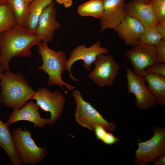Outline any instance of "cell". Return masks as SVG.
Returning <instances> with one entry per match:
<instances>
[{
    "instance_id": "obj_1",
    "label": "cell",
    "mask_w": 165,
    "mask_h": 165,
    "mask_svg": "<svg viewBox=\"0 0 165 165\" xmlns=\"http://www.w3.org/2000/svg\"><path fill=\"white\" fill-rule=\"evenodd\" d=\"M42 41L35 31L17 25L0 34V53L2 72L10 70L9 63L13 57L30 58L31 48Z\"/></svg>"
},
{
    "instance_id": "obj_2",
    "label": "cell",
    "mask_w": 165,
    "mask_h": 165,
    "mask_svg": "<svg viewBox=\"0 0 165 165\" xmlns=\"http://www.w3.org/2000/svg\"><path fill=\"white\" fill-rule=\"evenodd\" d=\"M0 102L8 108L19 109L32 98L34 92L21 73L5 71L0 77Z\"/></svg>"
},
{
    "instance_id": "obj_3",
    "label": "cell",
    "mask_w": 165,
    "mask_h": 165,
    "mask_svg": "<svg viewBox=\"0 0 165 165\" xmlns=\"http://www.w3.org/2000/svg\"><path fill=\"white\" fill-rule=\"evenodd\" d=\"M38 52L41 56L42 62L38 69L41 70L48 75L47 84L48 85H58L61 87L66 94L67 91L65 86L69 91L76 87L65 82L61 75L66 70V64L68 59L64 52L62 50L58 51L51 49L46 44L41 42L38 45Z\"/></svg>"
},
{
    "instance_id": "obj_4",
    "label": "cell",
    "mask_w": 165,
    "mask_h": 165,
    "mask_svg": "<svg viewBox=\"0 0 165 165\" xmlns=\"http://www.w3.org/2000/svg\"><path fill=\"white\" fill-rule=\"evenodd\" d=\"M72 95L76 106L75 118L80 125L90 130H94L97 125L101 126L109 131H112L115 130V124L105 119L89 102L83 98L79 90H74Z\"/></svg>"
},
{
    "instance_id": "obj_5",
    "label": "cell",
    "mask_w": 165,
    "mask_h": 165,
    "mask_svg": "<svg viewBox=\"0 0 165 165\" xmlns=\"http://www.w3.org/2000/svg\"><path fill=\"white\" fill-rule=\"evenodd\" d=\"M31 133L25 128L18 127L12 135L15 147L20 156L21 162L34 165L40 162L47 155L44 147L38 146L32 138Z\"/></svg>"
},
{
    "instance_id": "obj_6",
    "label": "cell",
    "mask_w": 165,
    "mask_h": 165,
    "mask_svg": "<svg viewBox=\"0 0 165 165\" xmlns=\"http://www.w3.org/2000/svg\"><path fill=\"white\" fill-rule=\"evenodd\" d=\"M93 64L94 68L88 75L93 82L100 87L113 86L120 69V65L113 56L99 55Z\"/></svg>"
},
{
    "instance_id": "obj_7",
    "label": "cell",
    "mask_w": 165,
    "mask_h": 165,
    "mask_svg": "<svg viewBox=\"0 0 165 165\" xmlns=\"http://www.w3.org/2000/svg\"><path fill=\"white\" fill-rule=\"evenodd\" d=\"M151 139L138 143L134 162L139 165H146L165 153V128L155 127Z\"/></svg>"
},
{
    "instance_id": "obj_8",
    "label": "cell",
    "mask_w": 165,
    "mask_h": 165,
    "mask_svg": "<svg viewBox=\"0 0 165 165\" xmlns=\"http://www.w3.org/2000/svg\"><path fill=\"white\" fill-rule=\"evenodd\" d=\"M128 92L133 94L136 98L135 104L140 110L156 107L157 102L152 93L147 87L146 80L144 77L136 74L129 68H125Z\"/></svg>"
},
{
    "instance_id": "obj_9",
    "label": "cell",
    "mask_w": 165,
    "mask_h": 165,
    "mask_svg": "<svg viewBox=\"0 0 165 165\" xmlns=\"http://www.w3.org/2000/svg\"><path fill=\"white\" fill-rule=\"evenodd\" d=\"M32 99L43 110L50 113L51 125L61 116L64 107L65 98L59 91L52 92L49 89L43 87L34 91Z\"/></svg>"
},
{
    "instance_id": "obj_10",
    "label": "cell",
    "mask_w": 165,
    "mask_h": 165,
    "mask_svg": "<svg viewBox=\"0 0 165 165\" xmlns=\"http://www.w3.org/2000/svg\"><path fill=\"white\" fill-rule=\"evenodd\" d=\"M130 61L133 71L137 75L144 77L146 69L157 62L154 46L138 43L125 54Z\"/></svg>"
},
{
    "instance_id": "obj_11",
    "label": "cell",
    "mask_w": 165,
    "mask_h": 165,
    "mask_svg": "<svg viewBox=\"0 0 165 165\" xmlns=\"http://www.w3.org/2000/svg\"><path fill=\"white\" fill-rule=\"evenodd\" d=\"M101 42L97 41L89 47H87L84 44L78 45L74 48L70 54L66 64V70L69 73L70 78L75 81L79 79L74 77L71 72V67L73 64L77 61H83V67L89 71L91 69L92 63L96 60L97 56L101 54H107L109 50L101 46Z\"/></svg>"
},
{
    "instance_id": "obj_12",
    "label": "cell",
    "mask_w": 165,
    "mask_h": 165,
    "mask_svg": "<svg viewBox=\"0 0 165 165\" xmlns=\"http://www.w3.org/2000/svg\"><path fill=\"white\" fill-rule=\"evenodd\" d=\"M104 10L100 19V31L113 29L127 15L125 0H103Z\"/></svg>"
},
{
    "instance_id": "obj_13",
    "label": "cell",
    "mask_w": 165,
    "mask_h": 165,
    "mask_svg": "<svg viewBox=\"0 0 165 165\" xmlns=\"http://www.w3.org/2000/svg\"><path fill=\"white\" fill-rule=\"evenodd\" d=\"M56 14L55 4L52 2L44 8L40 16L35 31L44 43L48 44L52 41L55 31L61 27Z\"/></svg>"
},
{
    "instance_id": "obj_14",
    "label": "cell",
    "mask_w": 165,
    "mask_h": 165,
    "mask_svg": "<svg viewBox=\"0 0 165 165\" xmlns=\"http://www.w3.org/2000/svg\"><path fill=\"white\" fill-rule=\"evenodd\" d=\"M144 28L138 20L127 15L114 30L125 44L133 46L139 43Z\"/></svg>"
},
{
    "instance_id": "obj_15",
    "label": "cell",
    "mask_w": 165,
    "mask_h": 165,
    "mask_svg": "<svg viewBox=\"0 0 165 165\" xmlns=\"http://www.w3.org/2000/svg\"><path fill=\"white\" fill-rule=\"evenodd\" d=\"M39 106L31 101L19 109H13L9 116L8 122L10 124L20 121H27L35 126L43 127L46 125H51L50 119L42 118L40 116Z\"/></svg>"
},
{
    "instance_id": "obj_16",
    "label": "cell",
    "mask_w": 165,
    "mask_h": 165,
    "mask_svg": "<svg viewBox=\"0 0 165 165\" xmlns=\"http://www.w3.org/2000/svg\"><path fill=\"white\" fill-rule=\"evenodd\" d=\"M125 8L127 15L136 19L144 26L157 23L150 4L132 0L126 4Z\"/></svg>"
},
{
    "instance_id": "obj_17",
    "label": "cell",
    "mask_w": 165,
    "mask_h": 165,
    "mask_svg": "<svg viewBox=\"0 0 165 165\" xmlns=\"http://www.w3.org/2000/svg\"><path fill=\"white\" fill-rule=\"evenodd\" d=\"M11 125L0 119V146L6 152L13 165H21L20 157L10 133Z\"/></svg>"
},
{
    "instance_id": "obj_18",
    "label": "cell",
    "mask_w": 165,
    "mask_h": 165,
    "mask_svg": "<svg viewBox=\"0 0 165 165\" xmlns=\"http://www.w3.org/2000/svg\"><path fill=\"white\" fill-rule=\"evenodd\" d=\"M147 87L154 97L157 103L165 105V76L146 73L144 77Z\"/></svg>"
},
{
    "instance_id": "obj_19",
    "label": "cell",
    "mask_w": 165,
    "mask_h": 165,
    "mask_svg": "<svg viewBox=\"0 0 165 165\" xmlns=\"http://www.w3.org/2000/svg\"><path fill=\"white\" fill-rule=\"evenodd\" d=\"M53 0H33L28 4V16L22 25L25 28L35 30L40 16L44 8Z\"/></svg>"
},
{
    "instance_id": "obj_20",
    "label": "cell",
    "mask_w": 165,
    "mask_h": 165,
    "mask_svg": "<svg viewBox=\"0 0 165 165\" xmlns=\"http://www.w3.org/2000/svg\"><path fill=\"white\" fill-rule=\"evenodd\" d=\"M104 10L103 0H90L80 5L77 8L82 16H90L100 19Z\"/></svg>"
},
{
    "instance_id": "obj_21",
    "label": "cell",
    "mask_w": 165,
    "mask_h": 165,
    "mask_svg": "<svg viewBox=\"0 0 165 165\" xmlns=\"http://www.w3.org/2000/svg\"><path fill=\"white\" fill-rule=\"evenodd\" d=\"M17 25L14 14L8 3L0 5V34Z\"/></svg>"
},
{
    "instance_id": "obj_22",
    "label": "cell",
    "mask_w": 165,
    "mask_h": 165,
    "mask_svg": "<svg viewBox=\"0 0 165 165\" xmlns=\"http://www.w3.org/2000/svg\"><path fill=\"white\" fill-rule=\"evenodd\" d=\"M8 3L13 10L18 25H23L29 15V9L24 0H9Z\"/></svg>"
},
{
    "instance_id": "obj_23",
    "label": "cell",
    "mask_w": 165,
    "mask_h": 165,
    "mask_svg": "<svg viewBox=\"0 0 165 165\" xmlns=\"http://www.w3.org/2000/svg\"><path fill=\"white\" fill-rule=\"evenodd\" d=\"M162 39L163 36L154 26H145L138 43L154 46Z\"/></svg>"
},
{
    "instance_id": "obj_24",
    "label": "cell",
    "mask_w": 165,
    "mask_h": 165,
    "mask_svg": "<svg viewBox=\"0 0 165 165\" xmlns=\"http://www.w3.org/2000/svg\"><path fill=\"white\" fill-rule=\"evenodd\" d=\"M150 4L157 23L165 21V0H152Z\"/></svg>"
},
{
    "instance_id": "obj_25",
    "label": "cell",
    "mask_w": 165,
    "mask_h": 165,
    "mask_svg": "<svg viewBox=\"0 0 165 165\" xmlns=\"http://www.w3.org/2000/svg\"><path fill=\"white\" fill-rule=\"evenodd\" d=\"M145 72L146 73L165 76V63L157 61L148 67Z\"/></svg>"
},
{
    "instance_id": "obj_26",
    "label": "cell",
    "mask_w": 165,
    "mask_h": 165,
    "mask_svg": "<svg viewBox=\"0 0 165 165\" xmlns=\"http://www.w3.org/2000/svg\"><path fill=\"white\" fill-rule=\"evenodd\" d=\"M154 46L157 56V61L165 63V39H162Z\"/></svg>"
},
{
    "instance_id": "obj_27",
    "label": "cell",
    "mask_w": 165,
    "mask_h": 165,
    "mask_svg": "<svg viewBox=\"0 0 165 165\" xmlns=\"http://www.w3.org/2000/svg\"><path fill=\"white\" fill-rule=\"evenodd\" d=\"M120 141V139L110 132H106L101 141L107 145L116 144Z\"/></svg>"
},
{
    "instance_id": "obj_28",
    "label": "cell",
    "mask_w": 165,
    "mask_h": 165,
    "mask_svg": "<svg viewBox=\"0 0 165 165\" xmlns=\"http://www.w3.org/2000/svg\"><path fill=\"white\" fill-rule=\"evenodd\" d=\"M94 130L96 138L101 141L106 132L105 129L101 126L97 125Z\"/></svg>"
},
{
    "instance_id": "obj_29",
    "label": "cell",
    "mask_w": 165,
    "mask_h": 165,
    "mask_svg": "<svg viewBox=\"0 0 165 165\" xmlns=\"http://www.w3.org/2000/svg\"><path fill=\"white\" fill-rule=\"evenodd\" d=\"M154 26L156 30L163 36V39H165V21L157 23Z\"/></svg>"
},
{
    "instance_id": "obj_30",
    "label": "cell",
    "mask_w": 165,
    "mask_h": 165,
    "mask_svg": "<svg viewBox=\"0 0 165 165\" xmlns=\"http://www.w3.org/2000/svg\"><path fill=\"white\" fill-rule=\"evenodd\" d=\"M154 165H165V154L162 155L157 158L153 161Z\"/></svg>"
},
{
    "instance_id": "obj_31",
    "label": "cell",
    "mask_w": 165,
    "mask_h": 165,
    "mask_svg": "<svg viewBox=\"0 0 165 165\" xmlns=\"http://www.w3.org/2000/svg\"><path fill=\"white\" fill-rule=\"evenodd\" d=\"M59 4H62L66 8L69 7L73 4L72 0H55Z\"/></svg>"
},
{
    "instance_id": "obj_32",
    "label": "cell",
    "mask_w": 165,
    "mask_h": 165,
    "mask_svg": "<svg viewBox=\"0 0 165 165\" xmlns=\"http://www.w3.org/2000/svg\"><path fill=\"white\" fill-rule=\"evenodd\" d=\"M146 4H150L152 0H133Z\"/></svg>"
},
{
    "instance_id": "obj_33",
    "label": "cell",
    "mask_w": 165,
    "mask_h": 165,
    "mask_svg": "<svg viewBox=\"0 0 165 165\" xmlns=\"http://www.w3.org/2000/svg\"><path fill=\"white\" fill-rule=\"evenodd\" d=\"M9 0H0V5L8 3Z\"/></svg>"
},
{
    "instance_id": "obj_34",
    "label": "cell",
    "mask_w": 165,
    "mask_h": 165,
    "mask_svg": "<svg viewBox=\"0 0 165 165\" xmlns=\"http://www.w3.org/2000/svg\"><path fill=\"white\" fill-rule=\"evenodd\" d=\"M1 54H0V77L2 74V72L1 71Z\"/></svg>"
},
{
    "instance_id": "obj_35",
    "label": "cell",
    "mask_w": 165,
    "mask_h": 165,
    "mask_svg": "<svg viewBox=\"0 0 165 165\" xmlns=\"http://www.w3.org/2000/svg\"><path fill=\"white\" fill-rule=\"evenodd\" d=\"M24 2H25V4L27 5H28V4L31 2V1L33 0H24Z\"/></svg>"
}]
</instances>
